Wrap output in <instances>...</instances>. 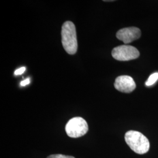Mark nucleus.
Returning <instances> with one entry per match:
<instances>
[{
    "label": "nucleus",
    "mask_w": 158,
    "mask_h": 158,
    "mask_svg": "<svg viewBox=\"0 0 158 158\" xmlns=\"http://www.w3.org/2000/svg\"><path fill=\"white\" fill-rule=\"evenodd\" d=\"M141 36V30L136 27H128L119 30L116 36L125 44H128L139 39Z\"/></svg>",
    "instance_id": "nucleus-5"
},
{
    "label": "nucleus",
    "mask_w": 158,
    "mask_h": 158,
    "mask_svg": "<svg viewBox=\"0 0 158 158\" xmlns=\"http://www.w3.org/2000/svg\"><path fill=\"white\" fill-rule=\"evenodd\" d=\"M62 42L64 50L70 55H74L77 51V40L76 27L73 23L66 21L62 28Z\"/></svg>",
    "instance_id": "nucleus-1"
},
{
    "label": "nucleus",
    "mask_w": 158,
    "mask_h": 158,
    "mask_svg": "<svg viewBox=\"0 0 158 158\" xmlns=\"http://www.w3.org/2000/svg\"><path fill=\"white\" fill-rule=\"evenodd\" d=\"M65 130L69 137L77 138L85 135L88 132L89 127L85 119L78 117L73 118L68 121Z\"/></svg>",
    "instance_id": "nucleus-3"
},
{
    "label": "nucleus",
    "mask_w": 158,
    "mask_h": 158,
    "mask_svg": "<svg viewBox=\"0 0 158 158\" xmlns=\"http://www.w3.org/2000/svg\"><path fill=\"white\" fill-rule=\"evenodd\" d=\"M125 140L130 148L136 153L145 154L149 150L150 143L148 139L138 131H128L125 135Z\"/></svg>",
    "instance_id": "nucleus-2"
},
{
    "label": "nucleus",
    "mask_w": 158,
    "mask_h": 158,
    "mask_svg": "<svg viewBox=\"0 0 158 158\" xmlns=\"http://www.w3.org/2000/svg\"><path fill=\"white\" fill-rule=\"evenodd\" d=\"M25 70H26V68H25V67L19 68V69H17V70L15 71L14 74H15V75H17V76H18V75H21V74L23 73Z\"/></svg>",
    "instance_id": "nucleus-9"
},
{
    "label": "nucleus",
    "mask_w": 158,
    "mask_h": 158,
    "mask_svg": "<svg viewBox=\"0 0 158 158\" xmlns=\"http://www.w3.org/2000/svg\"><path fill=\"white\" fill-rule=\"evenodd\" d=\"M114 87L119 91L130 93L135 89L136 84L134 79L129 76H120L115 79Z\"/></svg>",
    "instance_id": "nucleus-6"
},
{
    "label": "nucleus",
    "mask_w": 158,
    "mask_h": 158,
    "mask_svg": "<svg viewBox=\"0 0 158 158\" xmlns=\"http://www.w3.org/2000/svg\"><path fill=\"white\" fill-rule=\"evenodd\" d=\"M139 52L132 46L121 45L113 49L112 56L119 61H128L137 59L139 56Z\"/></svg>",
    "instance_id": "nucleus-4"
},
{
    "label": "nucleus",
    "mask_w": 158,
    "mask_h": 158,
    "mask_svg": "<svg viewBox=\"0 0 158 158\" xmlns=\"http://www.w3.org/2000/svg\"><path fill=\"white\" fill-rule=\"evenodd\" d=\"M29 83H30V79L28 78V79H25L24 80L22 81L21 82V85L22 86H25V85H29Z\"/></svg>",
    "instance_id": "nucleus-10"
},
{
    "label": "nucleus",
    "mask_w": 158,
    "mask_h": 158,
    "mask_svg": "<svg viewBox=\"0 0 158 158\" xmlns=\"http://www.w3.org/2000/svg\"><path fill=\"white\" fill-rule=\"evenodd\" d=\"M47 158H75L73 156H68V155H64L62 154H54V155H51L49 156H48Z\"/></svg>",
    "instance_id": "nucleus-8"
},
{
    "label": "nucleus",
    "mask_w": 158,
    "mask_h": 158,
    "mask_svg": "<svg viewBox=\"0 0 158 158\" xmlns=\"http://www.w3.org/2000/svg\"><path fill=\"white\" fill-rule=\"evenodd\" d=\"M158 80V73L156 72L152 74L149 77L148 79L147 80L146 83H145V85L147 86H151L154 85L156 81Z\"/></svg>",
    "instance_id": "nucleus-7"
}]
</instances>
